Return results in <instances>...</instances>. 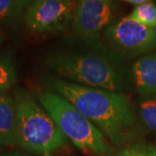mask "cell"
Returning <instances> with one entry per match:
<instances>
[{"label": "cell", "mask_w": 156, "mask_h": 156, "mask_svg": "<svg viewBox=\"0 0 156 156\" xmlns=\"http://www.w3.org/2000/svg\"><path fill=\"white\" fill-rule=\"evenodd\" d=\"M78 50H58L44 57V64L56 76L87 87L127 92L132 83L131 72L122 57L103 44Z\"/></svg>", "instance_id": "obj_2"}, {"label": "cell", "mask_w": 156, "mask_h": 156, "mask_svg": "<svg viewBox=\"0 0 156 156\" xmlns=\"http://www.w3.org/2000/svg\"><path fill=\"white\" fill-rule=\"evenodd\" d=\"M17 146L36 155H50L67 144L68 139L37 99L25 91L15 95Z\"/></svg>", "instance_id": "obj_3"}, {"label": "cell", "mask_w": 156, "mask_h": 156, "mask_svg": "<svg viewBox=\"0 0 156 156\" xmlns=\"http://www.w3.org/2000/svg\"><path fill=\"white\" fill-rule=\"evenodd\" d=\"M0 156H30V155L23 154H21V153H18V152H12V153H8V154H2V155H0Z\"/></svg>", "instance_id": "obj_16"}, {"label": "cell", "mask_w": 156, "mask_h": 156, "mask_svg": "<svg viewBox=\"0 0 156 156\" xmlns=\"http://www.w3.org/2000/svg\"><path fill=\"white\" fill-rule=\"evenodd\" d=\"M128 17L143 25L156 28V5L149 2L137 5Z\"/></svg>", "instance_id": "obj_13"}, {"label": "cell", "mask_w": 156, "mask_h": 156, "mask_svg": "<svg viewBox=\"0 0 156 156\" xmlns=\"http://www.w3.org/2000/svg\"><path fill=\"white\" fill-rule=\"evenodd\" d=\"M17 69L14 58L9 55L0 56V92H6L17 82Z\"/></svg>", "instance_id": "obj_12"}, {"label": "cell", "mask_w": 156, "mask_h": 156, "mask_svg": "<svg viewBox=\"0 0 156 156\" xmlns=\"http://www.w3.org/2000/svg\"><path fill=\"white\" fill-rule=\"evenodd\" d=\"M37 99L66 138L80 150L97 155H105L110 152V146L103 133L65 98L46 90L40 92Z\"/></svg>", "instance_id": "obj_4"}, {"label": "cell", "mask_w": 156, "mask_h": 156, "mask_svg": "<svg viewBox=\"0 0 156 156\" xmlns=\"http://www.w3.org/2000/svg\"><path fill=\"white\" fill-rule=\"evenodd\" d=\"M42 82L48 90L69 101L114 145L122 147L134 141L136 111L126 93L87 87L51 75L43 76Z\"/></svg>", "instance_id": "obj_1"}, {"label": "cell", "mask_w": 156, "mask_h": 156, "mask_svg": "<svg viewBox=\"0 0 156 156\" xmlns=\"http://www.w3.org/2000/svg\"><path fill=\"white\" fill-rule=\"evenodd\" d=\"M109 156H156V145L145 141H133Z\"/></svg>", "instance_id": "obj_14"}, {"label": "cell", "mask_w": 156, "mask_h": 156, "mask_svg": "<svg viewBox=\"0 0 156 156\" xmlns=\"http://www.w3.org/2000/svg\"><path fill=\"white\" fill-rule=\"evenodd\" d=\"M76 5L73 0H33L23 21L33 33H61L73 22Z\"/></svg>", "instance_id": "obj_6"}, {"label": "cell", "mask_w": 156, "mask_h": 156, "mask_svg": "<svg viewBox=\"0 0 156 156\" xmlns=\"http://www.w3.org/2000/svg\"><path fill=\"white\" fill-rule=\"evenodd\" d=\"M138 114L146 128L156 134V96L139 97Z\"/></svg>", "instance_id": "obj_11"}, {"label": "cell", "mask_w": 156, "mask_h": 156, "mask_svg": "<svg viewBox=\"0 0 156 156\" xmlns=\"http://www.w3.org/2000/svg\"><path fill=\"white\" fill-rule=\"evenodd\" d=\"M109 1H111V0H109Z\"/></svg>", "instance_id": "obj_18"}, {"label": "cell", "mask_w": 156, "mask_h": 156, "mask_svg": "<svg viewBox=\"0 0 156 156\" xmlns=\"http://www.w3.org/2000/svg\"><path fill=\"white\" fill-rule=\"evenodd\" d=\"M104 37L110 50L122 57L141 56L156 49V28L143 25L128 17L108 25Z\"/></svg>", "instance_id": "obj_5"}, {"label": "cell", "mask_w": 156, "mask_h": 156, "mask_svg": "<svg viewBox=\"0 0 156 156\" xmlns=\"http://www.w3.org/2000/svg\"><path fill=\"white\" fill-rule=\"evenodd\" d=\"M17 104L15 97L7 92H0V143L17 146Z\"/></svg>", "instance_id": "obj_9"}, {"label": "cell", "mask_w": 156, "mask_h": 156, "mask_svg": "<svg viewBox=\"0 0 156 156\" xmlns=\"http://www.w3.org/2000/svg\"><path fill=\"white\" fill-rule=\"evenodd\" d=\"M2 149H3V145H2V144L0 143V152L2 151Z\"/></svg>", "instance_id": "obj_17"}, {"label": "cell", "mask_w": 156, "mask_h": 156, "mask_svg": "<svg viewBox=\"0 0 156 156\" xmlns=\"http://www.w3.org/2000/svg\"><path fill=\"white\" fill-rule=\"evenodd\" d=\"M122 1H125V2H128V3L133 4V5H136V6L151 2V0H122Z\"/></svg>", "instance_id": "obj_15"}, {"label": "cell", "mask_w": 156, "mask_h": 156, "mask_svg": "<svg viewBox=\"0 0 156 156\" xmlns=\"http://www.w3.org/2000/svg\"><path fill=\"white\" fill-rule=\"evenodd\" d=\"M33 0H0V28H11L24 20V15Z\"/></svg>", "instance_id": "obj_10"}, {"label": "cell", "mask_w": 156, "mask_h": 156, "mask_svg": "<svg viewBox=\"0 0 156 156\" xmlns=\"http://www.w3.org/2000/svg\"><path fill=\"white\" fill-rule=\"evenodd\" d=\"M114 7L109 0H78L73 18V30L88 45H100L101 33L112 23Z\"/></svg>", "instance_id": "obj_7"}, {"label": "cell", "mask_w": 156, "mask_h": 156, "mask_svg": "<svg viewBox=\"0 0 156 156\" xmlns=\"http://www.w3.org/2000/svg\"><path fill=\"white\" fill-rule=\"evenodd\" d=\"M131 78L139 97L156 96V52L141 56L134 62Z\"/></svg>", "instance_id": "obj_8"}]
</instances>
